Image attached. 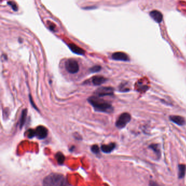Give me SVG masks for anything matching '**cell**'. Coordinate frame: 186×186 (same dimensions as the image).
<instances>
[{
  "label": "cell",
  "instance_id": "277c9868",
  "mask_svg": "<svg viewBox=\"0 0 186 186\" xmlns=\"http://www.w3.org/2000/svg\"><path fill=\"white\" fill-rule=\"evenodd\" d=\"M131 116L129 113H122L117 120L116 122V126L118 128H124L128 123L131 121Z\"/></svg>",
  "mask_w": 186,
  "mask_h": 186
},
{
  "label": "cell",
  "instance_id": "d6986e66",
  "mask_svg": "<svg viewBox=\"0 0 186 186\" xmlns=\"http://www.w3.org/2000/svg\"><path fill=\"white\" fill-rule=\"evenodd\" d=\"M91 151L94 153V154H98L99 152V148L98 147V145H94L91 147Z\"/></svg>",
  "mask_w": 186,
  "mask_h": 186
},
{
  "label": "cell",
  "instance_id": "5bb4252c",
  "mask_svg": "<svg viewBox=\"0 0 186 186\" xmlns=\"http://www.w3.org/2000/svg\"><path fill=\"white\" fill-rule=\"evenodd\" d=\"M27 109H24L23 112L21 113V116L20 120V128L23 127V126L25 124V122L26 121V116H27Z\"/></svg>",
  "mask_w": 186,
  "mask_h": 186
},
{
  "label": "cell",
  "instance_id": "7a4b0ae2",
  "mask_svg": "<svg viewBox=\"0 0 186 186\" xmlns=\"http://www.w3.org/2000/svg\"><path fill=\"white\" fill-rule=\"evenodd\" d=\"M65 180L61 174H51L46 177L43 181V186H60Z\"/></svg>",
  "mask_w": 186,
  "mask_h": 186
},
{
  "label": "cell",
  "instance_id": "4fadbf2b",
  "mask_svg": "<svg viewBox=\"0 0 186 186\" xmlns=\"http://www.w3.org/2000/svg\"><path fill=\"white\" fill-rule=\"evenodd\" d=\"M179 178L182 179L185 176L186 174V166L185 164H179Z\"/></svg>",
  "mask_w": 186,
  "mask_h": 186
},
{
  "label": "cell",
  "instance_id": "44dd1931",
  "mask_svg": "<svg viewBox=\"0 0 186 186\" xmlns=\"http://www.w3.org/2000/svg\"><path fill=\"white\" fill-rule=\"evenodd\" d=\"M149 185H150V186H162L160 185V184L157 183L156 182L154 181H150V183H149Z\"/></svg>",
  "mask_w": 186,
  "mask_h": 186
},
{
  "label": "cell",
  "instance_id": "8fae6325",
  "mask_svg": "<svg viewBox=\"0 0 186 186\" xmlns=\"http://www.w3.org/2000/svg\"><path fill=\"white\" fill-rule=\"evenodd\" d=\"M107 81V79L105 77L101 76H96L92 78V83L95 86H99L101 84L104 83Z\"/></svg>",
  "mask_w": 186,
  "mask_h": 186
},
{
  "label": "cell",
  "instance_id": "ac0fdd59",
  "mask_svg": "<svg viewBox=\"0 0 186 186\" xmlns=\"http://www.w3.org/2000/svg\"><path fill=\"white\" fill-rule=\"evenodd\" d=\"M101 66H99V65H95L94 67H92L90 69V70L92 72H98V71L101 70Z\"/></svg>",
  "mask_w": 186,
  "mask_h": 186
},
{
  "label": "cell",
  "instance_id": "ffe728a7",
  "mask_svg": "<svg viewBox=\"0 0 186 186\" xmlns=\"http://www.w3.org/2000/svg\"><path fill=\"white\" fill-rule=\"evenodd\" d=\"M8 3L9 5H10V6L12 7V9H13L14 11H17V10H18V8H17V6H16V5L15 3H13V2H8Z\"/></svg>",
  "mask_w": 186,
  "mask_h": 186
},
{
  "label": "cell",
  "instance_id": "30bf717a",
  "mask_svg": "<svg viewBox=\"0 0 186 186\" xmlns=\"http://www.w3.org/2000/svg\"><path fill=\"white\" fill-rule=\"evenodd\" d=\"M69 48L71 49L73 53H74L76 55H83L85 53V51L83 49L80 48L78 46L74 44H70L68 45Z\"/></svg>",
  "mask_w": 186,
  "mask_h": 186
},
{
  "label": "cell",
  "instance_id": "9a60e30c",
  "mask_svg": "<svg viewBox=\"0 0 186 186\" xmlns=\"http://www.w3.org/2000/svg\"><path fill=\"white\" fill-rule=\"evenodd\" d=\"M149 147L156 153V154L157 155L158 158H160V150L158 148V145L151 144L150 145Z\"/></svg>",
  "mask_w": 186,
  "mask_h": 186
},
{
  "label": "cell",
  "instance_id": "2e32d148",
  "mask_svg": "<svg viewBox=\"0 0 186 186\" xmlns=\"http://www.w3.org/2000/svg\"><path fill=\"white\" fill-rule=\"evenodd\" d=\"M56 158L58 163L60 164H62L65 160V157L64 156V155L61 152H58L57 154L56 155Z\"/></svg>",
  "mask_w": 186,
  "mask_h": 186
},
{
  "label": "cell",
  "instance_id": "7402d4cb",
  "mask_svg": "<svg viewBox=\"0 0 186 186\" xmlns=\"http://www.w3.org/2000/svg\"><path fill=\"white\" fill-rule=\"evenodd\" d=\"M60 186H69L68 183L67 182V181L65 179L63 180V181L62 182V183H61V185H60Z\"/></svg>",
  "mask_w": 186,
  "mask_h": 186
},
{
  "label": "cell",
  "instance_id": "9c48e42d",
  "mask_svg": "<svg viewBox=\"0 0 186 186\" xmlns=\"http://www.w3.org/2000/svg\"><path fill=\"white\" fill-rule=\"evenodd\" d=\"M170 120L180 126H183L186 124V120L182 116H170Z\"/></svg>",
  "mask_w": 186,
  "mask_h": 186
},
{
  "label": "cell",
  "instance_id": "52a82bcc",
  "mask_svg": "<svg viewBox=\"0 0 186 186\" xmlns=\"http://www.w3.org/2000/svg\"><path fill=\"white\" fill-rule=\"evenodd\" d=\"M112 58L115 61H129V56L126 53L122 52H118L114 53L112 55Z\"/></svg>",
  "mask_w": 186,
  "mask_h": 186
},
{
  "label": "cell",
  "instance_id": "6da1fadb",
  "mask_svg": "<svg viewBox=\"0 0 186 186\" xmlns=\"http://www.w3.org/2000/svg\"><path fill=\"white\" fill-rule=\"evenodd\" d=\"M90 103L96 111L100 112L111 113L113 112L114 108L111 104L98 96H91L88 99Z\"/></svg>",
  "mask_w": 186,
  "mask_h": 186
},
{
  "label": "cell",
  "instance_id": "8992f818",
  "mask_svg": "<svg viewBox=\"0 0 186 186\" xmlns=\"http://www.w3.org/2000/svg\"><path fill=\"white\" fill-rule=\"evenodd\" d=\"M36 136L39 139H43L46 137L48 135V130L43 126H38L36 130Z\"/></svg>",
  "mask_w": 186,
  "mask_h": 186
},
{
  "label": "cell",
  "instance_id": "3957f363",
  "mask_svg": "<svg viewBox=\"0 0 186 186\" xmlns=\"http://www.w3.org/2000/svg\"><path fill=\"white\" fill-rule=\"evenodd\" d=\"M65 69L71 74H76L79 70L78 63L74 59H68L65 63Z\"/></svg>",
  "mask_w": 186,
  "mask_h": 186
},
{
  "label": "cell",
  "instance_id": "7c38bea8",
  "mask_svg": "<svg viewBox=\"0 0 186 186\" xmlns=\"http://www.w3.org/2000/svg\"><path fill=\"white\" fill-rule=\"evenodd\" d=\"M116 144L115 143H110L108 145H103L101 146V151L104 153H110L115 148Z\"/></svg>",
  "mask_w": 186,
  "mask_h": 186
},
{
  "label": "cell",
  "instance_id": "ba28073f",
  "mask_svg": "<svg viewBox=\"0 0 186 186\" xmlns=\"http://www.w3.org/2000/svg\"><path fill=\"white\" fill-rule=\"evenodd\" d=\"M151 18L155 21L156 23H160L163 20V15L160 12L154 10L151 11L150 13Z\"/></svg>",
  "mask_w": 186,
  "mask_h": 186
},
{
  "label": "cell",
  "instance_id": "5b68a950",
  "mask_svg": "<svg viewBox=\"0 0 186 186\" xmlns=\"http://www.w3.org/2000/svg\"><path fill=\"white\" fill-rule=\"evenodd\" d=\"M95 94L98 97L111 96L114 94V89L112 87H102L96 90Z\"/></svg>",
  "mask_w": 186,
  "mask_h": 186
},
{
  "label": "cell",
  "instance_id": "e0dca14e",
  "mask_svg": "<svg viewBox=\"0 0 186 186\" xmlns=\"http://www.w3.org/2000/svg\"><path fill=\"white\" fill-rule=\"evenodd\" d=\"M27 136L29 138H32L36 136V132L35 130H33L32 129H29L27 131Z\"/></svg>",
  "mask_w": 186,
  "mask_h": 186
}]
</instances>
